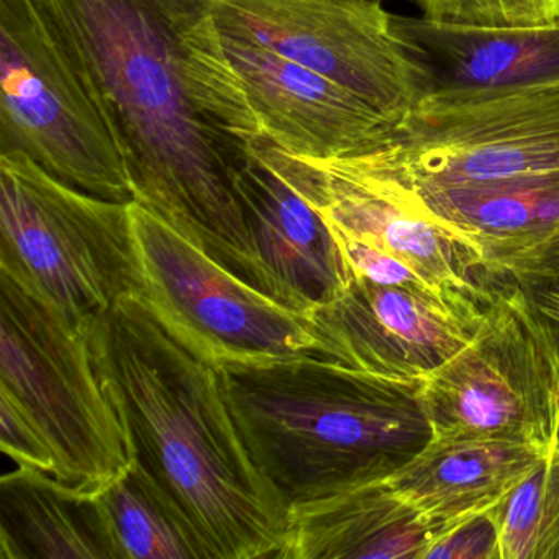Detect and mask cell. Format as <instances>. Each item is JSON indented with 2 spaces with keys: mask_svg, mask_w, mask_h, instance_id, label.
Returning <instances> with one entry per match:
<instances>
[{
  "mask_svg": "<svg viewBox=\"0 0 559 559\" xmlns=\"http://www.w3.org/2000/svg\"><path fill=\"white\" fill-rule=\"evenodd\" d=\"M549 450L510 438L431 437L385 480L408 507L448 533L502 506Z\"/></svg>",
  "mask_w": 559,
  "mask_h": 559,
  "instance_id": "2e32d148",
  "label": "cell"
},
{
  "mask_svg": "<svg viewBox=\"0 0 559 559\" xmlns=\"http://www.w3.org/2000/svg\"><path fill=\"white\" fill-rule=\"evenodd\" d=\"M222 40L263 135L284 152L333 159L388 145L394 123L345 87L273 51Z\"/></svg>",
  "mask_w": 559,
  "mask_h": 559,
  "instance_id": "5bb4252c",
  "label": "cell"
},
{
  "mask_svg": "<svg viewBox=\"0 0 559 559\" xmlns=\"http://www.w3.org/2000/svg\"><path fill=\"white\" fill-rule=\"evenodd\" d=\"M140 294L159 323L217 368L323 359L306 313L284 306L139 202H130Z\"/></svg>",
  "mask_w": 559,
  "mask_h": 559,
  "instance_id": "52a82bcc",
  "label": "cell"
},
{
  "mask_svg": "<svg viewBox=\"0 0 559 559\" xmlns=\"http://www.w3.org/2000/svg\"><path fill=\"white\" fill-rule=\"evenodd\" d=\"M412 188L490 274L559 241V171L483 185Z\"/></svg>",
  "mask_w": 559,
  "mask_h": 559,
  "instance_id": "ac0fdd59",
  "label": "cell"
},
{
  "mask_svg": "<svg viewBox=\"0 0 559 559\" xmlns=\"http://www.w3.org/2000/svg\"><path fill=\"white\" fill-rule=\"evenodd\" d=\"M496 274L515 283L559 332V241L513 261Z\"/></svg>",
  "mask_w": 559,
  "mask_h": 559,
  "instance_id": "603a6c76",
  "label": "cell"
},
{
  "mask_svg": "<svg viewBox=\"0 0 559 559\" xmlns=\"http://www.w3.org/2000/svg\"><path fill=\"white\" fill-rule=\"evenodd\" d=\"M129 205L71 188L24 153H0V271L90 329L142 287Z\"/></svg>",
  "mask_w": 559,
  "mask_h": 559,
  "instance_id": "277c9868",
  "label": "cell"
},
{
  "mask_svg": "<svg viewBox=\"0 0 559 559\" xmlns=\"http://www.w3.org/2000/svg\"><path fill=\"white\" fill-rule=\"evenodd\" d=\"M394 28L428 80V94L509 93L559 86V19L471 25L394 15Z\"/></svg>",
  "mask_w": 559,
  "mask_h": 559,
  "instance_id": "9a60e30c",
  "label": "cell"
},
{
  "mask_svg": "<svg viewBox=\"0 0 559 559\" xmlns=\"http://www.w3.org/2000/svg\"><path fill=\"white\" fill-rule=\"evenodd\" d=\"M221 369L248 450L287 507L385 479L431 438L421 384L320 358Z\"/></svg>",
  "mask_w": 559,
  "mask_h": 559,
  "instance_id": "3957f363",
  "label": "cell"
},
{
  "mask_svg": "<svg viewBox=\"0 0 559 559\" xmlns=\"http://www.w3.org/2000/svg\"><path fill=\"white\" fill-rule=\"evenodd\" d=\"M253 251V284L310 316L338 296L353 273L322 215L307 201L289 153L260 136L238 178Z\"/></svg>",
  "mask_w": 559,
  "mask_h": 559,
  "instance_id": "4fadbf2b",
  "label": "cell"
},
{
  "mask_svg": "<svg viewBox=\"0 0 559 559\" xmlns=\"http://www.w3.org/2000/svg\"><path fill=\"white\" fill-rule=\"evenodd\" d=\"M444 530L374 480L289 507L287 542L277 559L427 558Z\"/></svg>",
  "mask_w": 559,
  "mask_h": 559,
  "instance_id": "e0dca14e",
  "label": "cell"
},
{
  "mask_svg": "<svg viewBox=\"0 0 559 559\" xmlns=\"http://www.w3.org/2000/svg\"><path fill=\"white\" fill-rule=\"evenodd\" d=\"M484 304L466 306L353 276L309 319L322 343L323 359L421 384L469 342Z\"/></svg>",
  "mask_w": 559,
  "mask_h": 559,
  "instance_id": "7c38bea8",
  "label": "cell"
},
{
  "mask_svg": "<svg viewBox=\"0 0 559 559\" xmlns=\"http://www.w3.org/2000/svg\"><path fill=\"white\" fill-rule=\"evenodd\" d=\"M90 329H74L0 271V394L11 397L47 441L55 477L97 496L132 460L94 362Z\"/></svg>",
  "mask_w": 559,
  "mask_h": 559,
  "instance_id": "5b68a950",
  "label": "cell"
},
{
  "mask_svg": "<svg viewBox=\"0 0 559 559\" xmlns=\"http://www.w3.org/2000/svg\"><path fill=\"white\" fill-rule=\"evenodd\" d=\"M381 2H384V0H381Z\"/></svg>",
  "mask_w": 559,
  "mask_h": 559,
  "instance_id": "484cf974",
  "label": "cell"
},
{
  "mask_svg": "<svg viewBox=\"0 0 559 559\" xmlns=\"http://www.w3.org/2000/svg\"><path fill=\"white\" fill-rule=\"evenodd\" d=\"M126 163L133 202L253 284L238 178L263 136L214 0H31Z\"/></svg>",
  "mask_w": 559,
  "mask_h": 559,
  "instance_id": "6da1fadb",
  "label": "cell"
},
{
  "mask_svg": "<svg viewBox=\"0 0 559 559\" xmlns=\"http://www.w3.org/2000/svg\"><path fill=\"white\" fill-rule=\"evenodd\" d=\"M427 558L500 559L496 509L451 528L431 545Z\"/></svg>",
  "mask_w": 559,
  "mask_h": 559,
  "instance_id": "d4e9b609",
  "label": "cell"
},
{
  "mask_svg": "<svg viewBox=\"0 0 559 559\" xmlns=\"http://www.w3.org/2000/svg\"><path fill=\"white\" fill-rule=\"evenodd\" d=\"M496 512L500 559H559V435Z\"/></svg>",
  "mask_w": 559,
  "mask_h": 559,
  "instance_id": "44dd1931",
  "label": "cell"
},
{
  "mask_svg": "<svg viewBox=\"0 0 559 559\" xmlns=\"http://www.w3.org/2000/svg\"><path fill=\"white\" fill-rule=\"evenodd\" d=\"M222 37L273 51L397 126L430 93L381 0H214Z\"/></svg>",
  "mask_w": 559,
  "mask_h": 559,
  "instance_id": "9c48e42d",
  "label": "cell"
},
{
  "mask_svg": "<svg viewBox=\"0 0 559 559\" xmlns=\"http://www.w3.org/2000/svg\"><path fill=\"white\" fill-rule=\"evenodd\" d=\"M21 152L71 188L133 202L122 155L31 0H0V153Z\"/></svg>",
  "mask_w": 559,
  "mask_h": 559,
  "instance_id": "ba28073f",
  "label": "cell"
},
{
  "mask_svg": "<svg viewBox=\"0 0 559 559\" xmlns=\"http://www.w3.org/2000/svg\"><path fill=\"white\" fill-rule=\"evenodd\" d=\"M0 447L4 454L19 467L41 471L55 477L57 463L50 447L31 418L5 394H0Z\"/></svg>",
  "mask_w": 559,
  "mask_h": 559,
  "instance_id": "cb8c5ba5",
  "label": "cell"
},
{
  "mask_svg": "<svg viewBox=\"0 0 559 559\" xmlns=\"http://www.w3.org/2000/svg\"><path fill=\"white\" fill-rule=\"evenodd\" d=\"M431 437H496L549 450L559 435V332L502 274L469 342L428 376Z\"/></svg>",
  "mask_w": 559,
  "mask_h": 559,
  "instance_id": "8992f818",
  "label": "cell"
},
{
  "mask_svg": "<svg viewBox=\"0 0 559 559\" xmlns=\"http://www.w3.org/2000/svg\"><path fill=\"white\" fill-rule=\"evenodd\" d=\"M382 155L414 186L483 185L559 171V86L428 94Z\"/></svg>",
  "mask_w": 559,
  "mask_h": 559,
  "instance_id": "30bf717a",
  "label": "cell"
},
{
  "mask_svg": "<svg viewBox=\"0 0 559 559\" xmlns=\"http://www.w3.org/2000/svg\"><path fill=\"white\" fill-rule=\"evenodd\" d=\"M290 158L304 195L333 238L391 254L457 302H486L490 274L479 258L427 207L381 148L345 158Z\"/></svg>",
  "mask_w": 559,
  "mask_h": 559,
  "instance_id": "8fae6325",
  "label": "cell"
},
{
  "mask_svg": "<svg viewBox=\"0 0 559 559\" xmlns=\"http://www.w3.org/2000/svg\"><path fill=\"white\" fill-rule=\"evenodd\" d=\"M0 559H122L99 497L41 471L0 479Z\"/></svg>",
  "mask_w": 559,
  "mask_h": 559,
  "instance_id": "d6986e66",
  "label": "cell"
},
{
  "mask_svg": "<svg viewBox=\"0 0 559 559\" xmlns=\"http://www.w3.org/2000/svg\"><path fill=\"white\" fill-rule=\"evenodd\" d=\"M122 559H198L171 513L130 466L97 493Z\"/></svg>",
  "mask_w": 559,
  "mask_h": 559,
  "instance_id": "ffe728a7",
  "label": "cell"
},
{
  "mask_svg": "<svg viewBox=\"0 0 559 559\" xmlns=\"http://www.w3.org/2000/svg\"><path fill=\"white\" fill-rule=\"evenodd\" d=\"M90 338L132 467L195 558H280L289 507L248 450L224 371L178 342L139 294L99 317Z\"/></svg>",
  "mask_w": 559,
  "mask_h": 559,
  "instance_id": "7a4b0ae2",
  "label": "cell"
},
{
  "mask_svg": "<svg viewBox=\"0 0 559 559\" xmlns=\"http://www.w3.org/2000/svg\"><path fill=\"white\" fill-rule=\"evenodd\" d=\"M421 17L471 25H536L559 19V0H414Z\"/></svg>",
  "mask_w": 559,
  "mask_h": 559,
  "instance_id": "7402d4cb",
  "label": "cell"
}]
</instances>
